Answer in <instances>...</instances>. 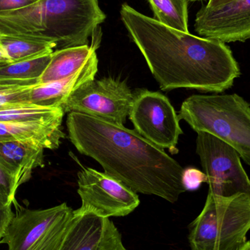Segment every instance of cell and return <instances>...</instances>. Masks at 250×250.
<instances>
[{
    "label": "cell",
    "mask_w": 250,
    "mask_h": 250,
    "mask_svg": "<svg viewBox=\"0 0 250 250\" xmlns=\"http://www.w3.org/2000/svg\"><path fill=\"white\" fill-rule=\"evenodd\" d=\"M121 19L163 91L179 88L221 93L241 75L225 42L163 25L123 4Z\"/></svg>",
    "instance_id": "1"
},
{
    "label": "cell",
    "mask_w": 250,
    "mask_h": 250,
    "mask_svg": "<svg viewBox=\"0 0 250 250\" xmlns=\"http://www.w3.org/2000/svg\"><path fill=\"white\" fill-rule=\"evenodd\" d=\"M66 123L76 149L136 193L175 203L186 192L182 166L136 131L78 112L69 113Z\"/></svg>",
    "instance_id": "2"
},
{
    "label": "cell",
    "mask_w": 250,
    "mask_h": 250,
    "mask_svg": "<svg viewBox=\"0 0 250 250\" xmlns=\"http://www.w3.org/2000/svg\"><path fill=\"white\" fill-rule=\"evenodd\" d=\"M106 19L98 0H38L23 8L0 12V31L49 40L56 50L88 45Z\"/></svg>",
    "instance_id": "3"
},
{
    "label": "cell",
    "mask_w": 250,
    "mask_h": 250,
    "mask_svg": "<svg viewBox=\"0 0 250 250\" xmlns=\"http://www.w3.org/2000/svg\"><path fill=\"white\" fill-rule=\"evenodd\" d=\"M179 120L198 132H207L237 151L250 166V106L242 97L193 95L181 107Z\"/></svg>",
    "instance_id": "4"
},
{
    "label": "cell",
    "mask_w": 250,
    "mask_h": 250,
    "mask_svg": "<svg viewBox=\"0 0 250 250\" xmlns=\"http://www.w3.org/2000/svg\"><path fill=\"white\" fill-rule=\"evenodd\" d=\"M191 250H238L250 230V195L225 198L208 193L201 214L189 226Z\"/></svg>",
    "instance_id": "5"
},
{
    "label": "cell",
    "mask_w": 250,
    "mask_h": 250,
    "mask_svg": "<svg viewBox=\"0 0 250 250\" xmlns=\"http://www.w3.org/2000/svg\"><path fill=\"white\" fill-rule=\"evenodd\" d=\"M73 211L67 204L46 209H24L14 216L1 243L8 250H59Z\"/></svg>",
    "instance_id": "6"
},
{
    "label": "cell",
    "mask_w": 250,
    "mask_h": 250,
    "mask_svg": "<svg viewBox=\"0 0 250 250\" xmlns=\"http://www.w3.org/2000/svg\"><path fill=\"white\" fill-rule=\"evenodd\" d=\"M196 152L207 177L208 193L217 196L250 195V179L235 148L207 132H198Z\"/></svg>",
    "instance_id": "7"
},
{
    "label": "cell",
    "mask_w": 250,
    "mask_h": 250,
    "mask_svg": "<svg viewBox=\"0 0 250 250\" xmlns=\"http://www.w3.org/2000/svg\"><path fill=\"white\" fill-rule=\"evenodd\" d=\"M135 130L154 145L179 152V136L183 134L179 116L167 97L158 92L138 89L133 92L129 113Z\"/></svg>",
    "instance_id": "8"
},
{
    "label": "cell",
    "mask_w": 250,
    "mask_h": 250,
    "mask_svg": "<svg viewBox=\"0 0 250 250\" xmlns=\"http://www.w3.org/2000/svg\"><path fill=\"white\" fill-rule=\"evenodd\" d=\"M133 92L120 79L105 78L81 85L67 98L62 108L124 125L129 116Z\"/></svg>",
    "instance_id": "9"
},
{
    "label": "cell",
    "mask_w": 250,
    "mask_h": 250,
    "mask_svg": "<svg viewBox=\"0 0 250 250\" xmlns=\"http://www.w3.org/2000/svg\"><path fill=\"white\" fill-rule=\"evenodd\" d=\"M78 193L82 199L79 209L104 218L125 217L139 206L136 192L105 173L82 167L78 173Z\"/></svg>",
    "instance_id": "10"
},
{
    "label": "cell",
    "mask_w": 250,
    "mask_h": 250,
    "mask_svg": "<svg viewBox=\"0 0 250 250\" xmlns=\"http://www.w3.org/2000/svg\"><path fill=\"white\" fill-rule=\"evenodd\" d=\"M195 29L202 38L225 42L250 39V0H233L217 8L204 6L196 15Z\"/></svg>",
    "instance_id": "11"
},
{
    "label": "cell",
    "mask_w": 250,
    "mask_h": 250,
    "mask_svg": "<svg viewBox=\"0 0 250 250\" xmlns=\"http://www.w3.org/2000/svg\"><path fill=\"white\" fill-rule=\"evenodd\" d=\"M44 149L34 140L0 142V163L13 175L18 188L29 180L34 169L43 167Z\"/></svg>",
    "instance_id": "12"
},
{
    "label": "cell",
    "mask_w": 250,
    "mask_h": 250,
    "mask_svg": "<svg viewBox=\"0 0 250 250\" xmlns=\"http://www.w3.org/2000/svg\"><path fill=\"white\" fill-rule=\"evenodd\" d=\"M98 45L92 43L82 46L55 50L51 61L38 83L58 82L72 77L92 64L98 63L96 50Z\"/></svg>",
    "instance_id": "13"
},
{
    "label": "cell",
    "mask_w": 250,
    "mask_h": 250,
    "mask_svg": "<svg viewBox=\"0 0 250 250\" xmlns=\"http://www.w3.org/2000/svg\"><path fill=\"white\" fill-rule=\"evenodd\" d=\"M95 213L76 209L59 250H98L107 221Z\"/></svg>",
    "instance_id": "14"
},
{
    "label": "cell",
    "mask_w": 250,
    "mask_h": 250,
    "mask_svg": "<svg viewBox=\"0 0 250 250\" xmlns=\"http://www.w3.org/2000/svg\"><path fill=\"white\" fill-rule=\"evenodd\" d=\"M98 63L92 64L81 73L58 82L37 83L29 92L32 105L47 108H62L67 98L78 87L95 79Z\"/></svg>",
    "instance_id": "15"
},
{
    "label": "cell",
    "mask_w": 250,
    "mask_h": 250,
    "mask_svg": "<svg viewBox=\"0 0 250 250\" xmlns=\"http://www.w3.org/2000/svg\"><path fill=\"white\" fill-rule=\"evenodd\" d=\"M62 122L0 123V142L34 140L48 149L58 148L65 134L62 129Z\"/></svg>",
    "instance_id": "16"
},
{
    "label": "cell",
    "mask_w": 250,
    "mask_h": 250,
    "mask_svg": "<svg viewBox=\"0 0 250 250\" xmlns=\"http://www.w3.org/2000/svg\"><path fill=\"white\" fill-rule=\"evenodd\" d=\"M56 45L44 37L0 31V63H12L51 54Z\"/></svg>",
    "instance_id": "17"
},
{
    "label": "cell",
    "mask_w": 250,
    "mask_h": 250,
    "mask_svg": "<svg viewBox=\"0 0 250 250\" xmlns=\"http://www.w3.org/2000/svg\"><path fill=\"white\" fill-rule=\"evenodd\" d=\"M51 54L12 63H0V82L35 85L45 71Z\"/></svg>",
    "instance_id": "18"
},
{
    "label": "cell",
    "mask_w": 250,
    "mask_h": 250,
    "mask_svg": "<svg viewBox=\"0 0 250 250\" xmlns=\"http://www.w3.org/2000/svg\"><path fill=\"white\" fill-rule=\"evenodd\" d=\"M64 114L62 108L20 105L0 109V123L62 122Z\"/></svg>",
    "instance_id": "19"
},
{
    "label": "cell",
    "mask_w": 250,
    "mask_h": 250,
    "mask_svg": "<svg viewBox=\"0 0 250 250\" xmlns=\"http://www.w3.org/2000/svg\"><path fill=\"white\" fill-rule=\"evenodd\" d=\"M155 19L163 25L181 32L188 29V0H148Z\"/></svg>",
    "instance_id": "20"
},
{
    "label": "cell",
    "mask_w": 250,
    "mask_h": 250,
    "mask_svg": "<svg viewBox=\"0 0 250 250\" xmlns=\"http://www.w3.org/2000/svg\"><path fill=\"white\" fill-rule=\"evenodd\" d=\"M35 85L0 82V109L32 105L29 101V92Z\"/></svg>",
    "instance_id": "21"
},
{
    "label": "cell",
    "mask_w": 250,
    "mask_h": 250,
    "mask_svg": "<svg viewBox=\"0 0 250 250\" xmlns=\"http://www.w3.org/2000/svg\"><path fill=\"white\" fill-rule=\"evenodd\" d=\"M18 188L13 175L0 163V198L6 204L11 206Z\"/></svg>",
    "instance_id": "22"
},
{
    "label": "cell",
    "mask_w": 250,
    "mask_h": 250,
    "mask_svg": "<svg viewBox=\"0 0 250 250\" xmlns=\"http://www.w3.org/2000/svg\"><path fill=\"white\" fill-rule=\"evenodd\" d=\"M207 182V177L204 172L193 167L184 169L182 173V184L187 190H195L201 184Z\"/></svg>",
    "instance_id": "23"
},
{
    "label": "cell",
    "mask_w": 250,
    "mask_h": 250,
    "mask_svg": "<svg viewBox=\"0 0 250 250\" xmlns=\"http://www.w3.org/2000/svg\"><path fill=\"white\" fill-rule=\"evenodd\" d=\"M15 214L11 209V206L6 204L0 198V244Z\"/></svg>",
    "instance_id": "24"
},
{
    "label": "cell",
    "mask_w": 250,
    "mask_h": 250,
    "mask_svg": "<svg viewBox=\"0 0 250 250\" xmlns=\"http://www.w3.org/2000/svg\"><path fill=\"white\" fill-rule=\"evenodd\" d=\"M38 0H0V12L23 8Z\"/></svg>",
    "instance_id": "25"
},
{
    "label": "cell",
    "mask_w": 250,
    "mask_h": 250,
    "mask_svg": "<svg viewBox=\"0 0 250 250\" xmlns=\"http://www.w3.org/2000/svg\"><path fill=\"white\" fill-rule=\"evenodd\" d=\"M233 0H208V2L207 3L206 7L207 8H217V7H222L225 4H229Z\"/></svg>",
    "instance_id": "26"
},
{
    "label": "cell",
    "mask_w": 250,
    "mask_h": 250,
    "mask_svg": "<svg viewBox=\"0 0 250 250\" xmlns=\"http://www.w3.org/2000/svg\"><path fill=\"white\" fill-rule=\"evenodd\" d=\"M238 250H250V241L247 242L242 248H239Z\"/></svg>",
    "instance_id": "27"
},
{
    "label": "cell",
    "mask_w": 250,
    "mask_h": 250,
    "mask_svg": "<svg viewBox=\"0 0 250 250\" xmlns=\"http://www.w3.org/2000/svg\"><path fill=\"white\" fill-rule=\"evenodd\" d=\"M205 1V0H188V1Z\"/></svg>",
    "instance_id": "28"
}]
</instances>
